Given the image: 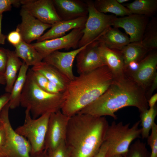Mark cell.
Wrapping results in <instances>:
<instances>
[{
  "instance_id": "obj_1",
  "label": "cell",
  "mask_w": 157,
  "mask_h": 157,
  "mask_svg": "<svg viewBox=\"0 0 157 157\" xmlns=\"http://www.w3.org/2000/svg\"><path fill=\"white\" fill-rule=\"evenodd\" d=\"M146 91L125 73L114 78L104 93L78 113L97 117L109 116L114 119L117 118L115 113L126 107H136L141 113L149 109Z\"/></svg>"
},
{
  "instance_id": "obj_2",
  "label": "cell",
  "mask_w": 157,
  "mask_h": 157,
  "mask_svg": "<svg viewBox=\"0 0 157 157\" xmlns=\"http://www.w3.org/2000/svg\"><path fill=\"white\" fill-rule=\"evenodd\" d=\"M114 79L106 65L75 76L63 92L64 101L61 111L69 117L77 113L104 93Z\"/></svg>"
},
{
  "instance_id": "obj_3",
  "label": "cell",
  "mask_w": 157,
  "mask_h": 157,
  "mask_svg": "<svg viewBox=\"0 0 157 157\" xmlns=\"http://www.w3.org/2000/svg\"><path fill=\"white\" fill-rule=\"evenodd\" d=\"M109 125L104 117L78 113L70 117L65 140L70 157H93L104 142Z\"/></svg>"
},
{
  "instance_id": "obj_4",
  "label": "cell",
  "mask_w": 157,
  "mask_h": 157,
  "mask_svg": "<svg viewBox=\"0 0 157 157\" xmlns=\"http://www.w3.org/2000/svg\"><path fill=\"white\" fill-rule=\"evenodd\" d=\"M64 101L63 92L51 93L40 88L35 81L32 70L28 69L20 105L29 110L33 118L61 110Z\"/></svg>"
},
{
  "instance_id": "obj_5",
  "label": "cell",
  "mask_w": 157,
  "mask_h": 157,
  "mask_svg": "<svg viewBox=\"0 0 157 157\" xmlns=\"http://www.w3.org/2000/svg\"><path fill=\"white\" fill-rule=\"evenodd\" d=\"M140 124L139 120L130 127V123L124 124L121 122L116 123L114 121L109 125L104 139L109 146L106 157L115 155L124 156L132 142L141 136Z\"/></svg>"
},
{
  "instance_id": "obj_6",
  "label": "cell",
  "mask_w": 157,
  "mask_h": 157,
  "mask_svg": "<svg viewBox=\"0 0 157 157\" xmlns=\"http://www.w3.org/2000/svg\"><path fill=\"white\" fill-rule=\"evenodd\" d=\"M51 113H46L33 119L29 110L26 108L24 124L15 130L17 133L26 138L30 143L31 156V154L38 155L44 149L48 122Z\"/></svg>"
},
{
  "instance_id": "obj_7",
  "label": "cell",
  "mask_w": 157,
  "mask_h": 157,
  "mask_svg": "<svg viewBox=\"0 0 157 157\" xmlns=\"http://www.w3.org/2000/svg\"><path fill=\"white\" fill-rule=\"evenodd\" d=\"M9 109L8 102L0 114L6 133L5 143L0 150V157H31L30 143L25 137L17 133L11 126L9 116Z\"/></svg>"
},
{
  "instance_id": "obj_8",
  "label": "cell",
  "mask_w": 157,
  "mask_h": 157,
  "mask_svg": "<svg viewBox=\"0 0 157 157\" xmlns=\"http://www.w3.org/2000/svg\"><path fill=\"white\" fill-rule=\"evenodd\" d=\"M88 11V18L79 40L78 48L97 40L109 27L117 17L107 15L98 11L94 6L93 1L86 0Z\"/></svg>"
},
{
  "instance_id": "obj_9",
  "label": "cell",
  "mask_w": 157,
  "mask_h": 157,
  "mask_svg": "<svg viewBox=\"0 0 157 157\" xmlns=\"http://www.w3.org/2000/svg\"><path fill=\"white\" fill-rule=\"evenodd\" d=\"M84 28L74 29L68 34L60 37L37 42L31 44L43 59L56 51L71 48L75 49L78 48V42L82 36Z\"/></svg>"
},
{
  "instance_id": "obj_10",
  "label": "cell",
  "mask_w": 157,
  "mask_h": 157,
  "mask_svg": "<svg viewBox=\"0 0 157 157\" xmlns=\"http://www.w3.org/2000/svg\"><path fill=\"white\" fill-rule=\"evenodd\" d=\"M70 117L64 114L61 110L51 113L45 137V150H53L65 142Z\"/></svg>"
},
{
  "instance_id": "obj_11",
  "label": "cell",
  "mask_w": 157,
  "mask_h": 157,
  "mask_svg": "<svg viewBox=\"0 0 157 157\" xmlns=\"http://www.w3.org/2000/svg\"><path fill=\"white\" fill-rule=\"evenodd\" d=\"M22 8L25 9L41 22L52 25L62 21L52 0H21Z\"/></svg>"
},
{
  "instance_id": "obj_12",
  "label": "cell",
  "mask_w": 157,
  "mask_h": 157,
  "mask_svg": "<svg viewBox=\"0 0 157 157\" xmlns=\"http://www.w3.org/2000/svg\"><path fill=\"white\" fill-rule=\"evenodd\" d=\"M99 42L95 40L87 45L76 57L79 74L88 73L106 65L99 49Z\"/></svg>"
},
{
  "instance_id": "obj_13",
  "label": "cell",
  "mask_w": 157,
  "mask_h": 157,
  "mask_svg": "<svg viewBox=\"0 0 157 157\" xmlns=\"http://www.w3.org/2000/svg\"><path fill=\"white\" fill-rule=\"evenodd\" d=\"M149 18L144 15L135 14L117 17L112 26L123 28L129 35L130 42H141L149 21Z\"/></svg>"
},
{
  "instance_id": "obj_14",
  "label": "cell",
  "mask_w": 157,
  "mask_h": 157,
  "mask_svg": "<svg viewBox=\"0 0 157 157\" xmlns=\"http://www.w3.org/2000/svg\"><path fill=\"white\" fill-rule=\"evenodd\" d=\"M20 15L22 22L16 29L20 33L22 40L28 43L37 40L45 30L51 27L52 25L41 22L23 8Z\"/></svg>"
},
{
  "instance_id": "obj_15",
  "label": "cell",
  "mask_w": 157,
  "mask_h": 157,
  "mask_svg": "<svg viewBox=\"0 0 157 157\" xmlns=\"http://www.w3.org/2000/svg\"><path fill=\"white\" fill-rule=\"evenodd\" d=\"M90 43L68 52L55 51L44 58L42 61L53 66L72 80L75 77L73 71L74 60L79 52Z\"/></svg>"
},
{
  "instance_id": "obj_16",
  "label": "cell",
  "mask_w": 157,
  "mask_h": 157,
  "mask_svg": "<svg viewBox=\"0 0 157 157\" xmlns=\"http://www.w3.org/2000/svg\"><path fill=\"white\" fill-rule=\"evenodd\" d=\"M157 52L152 50L139 61V67L135 72L129 76L139 85L146 90L157 74Z\"/></svg>"
},
{
  "instance_id": "obj_17",
  "label": "cell",
  "mask_w": 157,
  "mask_h": 157,
  "mask_svg": "<svg viewBox=\"0 0 157 157\" xmlns=\"http://www.w3.org/2000/svg\"><path fill=\"white\" fill-rule=\"evenodd\" d=\"M52 1L62 20H72L88 15V6L85 1L53 0Z\"/></svg>"
},
{
  "instance_id": "obj_18",
  "label": "cell",
  "mask_w": 157,
  "mask_h": 157,
  "mask_svg": "<svg viewBox=\"0 0 157 157\" xmlns=\"http://www.w3.org/2000/svg\"><path fill=\"white\" fill-rule=\"evenodd\" d=\"M87 18L88 16L58 22L52 25L50 29L38 39L37 42L60 37L70 30L84 27Z\"/></svg>"
},
{
  "instance_id": "obj_19",
  "label": "cell",
  "mask_w": 157,
  "mask_h": 157,
  "mask_svg": "<svg viewBox=\"0 0 157 157\" xmlns=\"http://www.w3.org/2000/svg\"><path fill=\"white\" fill-rule=\"evenodd\" d=\"M99 49L106 65L114 78L123 76L125 74L124 64L120 51L110 49L100 42Z\"/></svg>"
},
{
  "instance_id": "obj_20",
  "label": "cell",
  "mask_w": 157,
  "mask_h": 157,
  "mask_svg": "<svg viewBox=\"0 0 157 157\" xmlns=\"http://www.w3.org/2000/svg\"><path fill=\"white\" fill-rule=\"evenodd\" d=\"M97 40L110 49L119 51L130 42L126 34L112 26L108 28Z\"/></svg>"
},
{
  "instance_id": "obj_21",
  "label": "cell",
  "mask_w": 157,
  "mask_h": 157,
  "mask_svg": "<svg viewBox=\"0 0 157 157\" xmlns=\"http://www.w3.org/2000/svg\"><path fill=\"white\" fill-rule=\"evenodd\" d=\"M31 69L43 75L47 80L58 86L63 92L70 81L65 75L53 66L42 61Z\"/></svg>"
},
{
  "instance_id": "obj_22",
  "label": "cell",
  "mask_w": 157,
  "mask_h": 157,
  "mask_svg": "<svg viewBox=\"0 0 157 157\" xmlns=\"http://www.w3.org/2000/svg\"><path fill=\"white\" fill-rule=\"evenodd\" d=\"M22 63L14 51L7 49V59L4 74L6 93H10Z\"/></svg>"
},
{
  "instance_id": "obj_23",
  "label": "cell",
  "mask_w": 157,
  "mask_h": 157,
  "mask_svg": "<svg viewBox=\"0 0 157 157\" xmlns=\"http://www.w3.org/2000/svg\"><path fill=\"white\" fill-rule=\"evenodd\" d=\"M17 78L10 93L9 101L10 109H13L20 105V100L22 91L26 81L29 66L22 62Z\"/></svg>"
},
{
  "instance_id": "obj_24",
  "label": "cell",
  "mask_w": 157,
  "mask_h": 157,
  "mask_svg": "<svg viewBox=\"0 0 157 157\" xmlns=\"http://www.w3.org/2000/svg\"><path fill=\"white\" fill-rule=\"evenodd\" d=\"M15 47L14 51L16 55L29 66L33 67L42 61L43 58L31 44L22 40Z\"/></svg>"
},
{
  "instance_id": "obj_25",
  "label": "cell",
  "mask_w": 157,
  "mask_h": 157,
  "mask_svg": "<svg viewBox=\"0 0 157 157\" xmlns=\"http://www.w3.org/2000/svg\"><path fill=\"white\" fill-rule=\"evenodd\" d=\"M120 52L124 60V69L130 62L140 61L149 51L141 42H130Z\"/></svg>"
},
{
  "instance_id": "obj_26",
  "label": "cell",
  "mask_w": 157,
  "mask_h": 157,
  "mask_svg": "<svg viewBox=\"0 0 157 157\" xmlns=\"http://www.w3.org/2000/svg\"><path fill=\"white\" fill-rule=\"evenodd\" d=\"M132 14L153 17L157 11V0H135L123 4Z\"/></svg>"
},
{
  "instance_id": "obj_27",
  "label": "cell",
  "mask_w": 157,
  "mask_h": 157,
  "mask_svg": "<svg viewBox=\"0 0 157 157\" xmlns=\"http://www.w3.org/2000/svg\"><path fill=\"white\" fill-rule=\"evenodd\" d=\"M93 3L98 11L104 14L109 13L116 16L122 17L132 14L127 8L119 3L116 0H96Z\"/></svg>"
},
{
  "instance_id": "obj_28",
  "label": "cell",
  "mask_w": 157,
  "mask_h": 157,
  "mask_svg": "<svg viewBox=\"0 0 157 157\" xmlns=\"http://www.w3.org/2000/svg\"><path fill=\"white\" fill-rule=\"evenodd\" d=\"M149 51L157 48V18L153 17L149 20L141 41Z\"/></svg>"
},
{
  "instance_id": "obj_29",
  "label": "cell",
  "mask_w": 157,
  "mask_h": 157,
  "mask_svg": "<svg viewBox=\"0 0 157 157\" xmlns=\"http://www.w3.org/2000/svg\"><path fill=\"white\" fill-rule=\"evenodd\" d=\"M157 115V109L156 105L140 113L141 135L143 139L147 138L149 136L150 131L155 123V119Z\"/></svg>"
},
{
  "instance_id": "obj_30",
  "label": "cell",
  "mask_w": 157,
  "mask_h": 157,
  "mask_svg": "<svg viewBox=\"0 0 157 157\" xmlns=\"http://www.w3.org/2000/svg\"><path fill=\"white\" fill-rule=\"evenodd\" d=\"M150 155L146 143L138 139L131 144L127 153L123 157H150Z\"/></svg>"
},
{
  "instance_id": "obj_31",
  "label": "cell",
  "mask_w": 157,
  "mask_h": 157,
  "mask_svg": "<svg viewBox=\"0 0 157 157\" xmlns=\"http://www.w3.org/2000/svg\"><path fill=\"white\" fill-rule=\"evenodd\" d=\"M147 139V143L151 151L150 157H157V125L156 123L154 125L151 133Z\"/></svg>"
},
{
  "instance_id": "obj_32",
  "label": "cell",
  "mask_w": 157,
  "mask_h": 157,
  "mask_svg": "<svg viewBox=\"0 0 157 157\" xmlns=\"http://www.w3.org/2000/svg\"><path fill=\"white\" fill-rule=\"evenodd\" d=\"M48 151V154L45 157H70V153L65 142L61 144L55 149Z\"/></svg>"
},
{
  "instance_id": "obj_33",
  "label": "cell",
  "mask_w": 157,
  "mask_h": 157,
  "mask_svg": "<svg viewBox=\"0 0 157 157\" xmlns=\"http://www.w3.org/2000/svg\"><path fill=\"white\" fill-rule=\"evenodd\" d=\"M21 5V0H0V15L4 12L11 10L12 6L18 7Z\"/></svg>"
},
{
  "instance_id": "obj_34",
  "label": "cell",
  "mask_w": 157,
  "mask_h": 157,
  "mask_svg": "<svg viewBox=\"0 0 157 157\" xmlns=\"http://www.w3.org/2000/svg\"><path fill=\"white\" fill-rule=\"evenodd\" d=\"M32 70L33 76L36 83L40 88L45 91L49 81L40 73Z\"/></svg>"
},
{
  "instance_id": "obj_35",
  "label": "cell",
  "mask_w": 157,
  "mask_h": 157,
  "mask_svg": "<svg viewBox=\"0 0 157 157\" xmlns=\"http://www.w3.org/2000/svg\"><path fill=\"white\" fill-rule=\"evenodd\" d=\"M7 38L8 41L14 47L18 45L22 40L20 33L16 29L10 32Z\"/></svg>"
},
{
  "instance_id": "obj_36",
  "label": "cell",
  "mask_w": 157,
  "mask_h": 157,
  "mask_svg": "<svg viewBox=\"0 0 157 157\" xmlns=\"http://www.w3.org/2000/svg\"><path fill=\"white\" fill-rule=\"evenodd\" d=\"M7 59V49L0 47V75H4Z\"/></svg>"
},
{
  "instance_id": "obj_37",
  "label": "cell",
  "mask_w": 157,
  "mask_h": 157,
  "mask_svg": "<svg viewBox=\"0 0 157 157\" xmlns=\"http://www.w3.org/2000/svg\"><path fill=\"white\" fill-rule=\"evenodd\" d=\"M45 91L52 94H58L63 92L60 88L56 84L48 81Z\"/></svg>"
},
{
  "instance_id": "obj_38",
  "label": "cell",
  "mask_w": 157,
  "mask_h": 157,
  "mask_svg": "<svg viewBox=\"0 0 157 157\" xmlns=\"http://www.w3.org/2000/svg\"><path fill=\"white\" fill-rule=\"evenodd\" d=\"M108 146V142L104 141L99 151L93 157H106Z\"/></svg>"
},
{
  "instance_id": "obj_39",
  "label": "cell",
  "mask_w": 157,
  "mask_h": 157,
  "mask_svg": "<svg viewBox=\"0 0 157 157\" xmlns=\"http://www.w3.org/2000/svg\"><path fill=\"white\" fill-rule=\"evenodd\" d=\"M139 65V61H133L130 62L124 69V72L129 71L130 74L133 73L138 70Z\"/></svg>"
},
{
  "instance_id": "obj_40",
  "label": "cell",
  "mask_w": 157,
  "mask_h": 157,
  "mask_svg": "<svg viewBox=\"0 0 157 157\" xmlns=\"http://www.w3.org/2000/svg\"><path fill=\"white\" fill-rule=\"evenodd\" d=\"M10 93H5L0 96V114L4 106L9 102L10 98ZM1 124V120L0 116V125Z\"/></svg>"
},
{
  "instance_id": "obj_41",
  "label": "cell",
  "mask_w": 157,
  "mask_h": 157,
  "mask_svg": "<svg viewBox=\"0 0 157 157\" xmlns=\"http://www.w3.org/2000/svg\"><path fill=\"white\" fill-rule=\"evenodd\" d=\"M6 139V133L3 124L0 125V150L4 144Z\"/></svg>"
},
{
  "instance_id": "obj_42",
  "label": "cell",
  "mask_w": 157,
  "mask_h": 157,
  "mask_svg": "<svg viewBox=\"0 0 157 157\" xmlns=\"http://www.w3.org/2000/svg\"><path fill=\"white\" fill-rule=\"evenodd\" d=\"M151 84V86L147 94V96L149 97L151 95L153 92L157 88V74L154 77Z\"/></svg>"
},
{
  "instance_id": "obj_43",
  "label": "cell",
  "mask_w": 157,
  "mask_h": 157,
  "mask_svg": "<svg viewBox=\"0 0 157 157\" xmlns=\"http://www.w3.org/2000/svg\"><path fill=\"white\" fill-rule=\"evenodd\" d=\"M157 101V94L155 93L151 96L149 100H148V104L149 108L154 107Z\"/></svg>"
},
{
  "instance_id": "obj_44",
  "label": "cell",
  "mask_w": 157,
  "mask_h": 157,
  "mask_svg": "<svg viewBox=\"0 0 157 157\" xmlns=\"http://www.w3.org/2000/svg\"><path fill=\"white\" fill-rule=\"evenodd\" d=\"M2 14L0 15V45L3 44L5 43V41L7 36L3 34L1 32V22L2 19Z\"/></svg>"
},
{
  "instance_id": "obj_45",
  "label": "cell",
  "mask_w": 157,
  "mask_h": 157,
  "mask_svg": "<svg viewBox=\"0 0 157 157\" xmlns=\"http://www.w3.org/2000/svg\"><path fill=\"white\" fill-rule=\"evenodd\" d=\"M0 84H6V81L4 75H0Z\"/></svg>"
},
{
  "instance_id": "obj_46",
  "label": "cell",
  "mask_w": 157,
  "mask_h": 157,
  "mask_svg": "<svg viewBox=\"0 0 157 157\" xmlns=\"http://www.w3.org/2000/svg\"><path fill=\"white\" fill-rule=\"evenodd\" d=\"M117 1L119 4H124L125 2H127L130 0H116Z\"/></svg>"
},
{
  "instance_id": "obj_47",
  "label": "cell",
  "mask_w": 157,
  "mask_h": 157,
  "mask_svg": "<svg viewBox=\"0 0 157 157\" xmlns=\"http://www.w3.org/2000/svg\"><path fill=\"white\" fill-rule=\"evenodd\" d=\"M109 157H123L121 155H115L113 156H110Z\"/></svg>"
},
{
  "instance_id": "obj_48",
  "label": "cell",
  "mask_w": 157,
  "mask_h": 157,
  "mask_svg": "<svg viewBox=\"0 0 157 157\" xmlns=\"http://www.w3.org/2000/svg\"><path fill=\"white\" fill-rule=\"evenodd\" d=\"M40 154H38V155H38V156H37L36 157H44V156H41V155H40Z\"/></svg>"
}]
</instances>
